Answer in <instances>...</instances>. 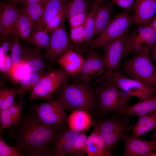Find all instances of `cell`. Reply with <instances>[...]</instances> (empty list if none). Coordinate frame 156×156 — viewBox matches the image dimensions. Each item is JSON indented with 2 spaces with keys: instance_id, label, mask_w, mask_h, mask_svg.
<instances>
[{
  "instance_id": "cell-42",
  "label": "cell",
  "mask_w": 156,
  "mask_h": 156,
  "mask_svg": "<svg viewBox=\"0 0 156 156\" xmlns=\"http://www.w3.org/2000/svg\"><path fill=\"white\" fill-rule=\"evenodd\" d=\"M44 6L36 11L28 17L33 31L36 24L42 16L43 10Z\"/></svg>"
},
{
  "instance_id": "cell-36",
  "label": "cell",
  "mask_w": 156,
  "mask_h": 156,
  "mask_svg": "<svg viewBox=\"0 0 156 156\" xmlns=\"http://www.w3.org/2000/svg\"><path fill=\"white\" fill-rule=\"evenodd\" d=\"M88 136L81 132L77 139L74 144L73 154L75 156H83L86 153V144Z\"/></svg>"
},
{
  "instance_id": "cell-8",
  "label": "cell",
  "mask_w": 156,
  "mask_h": 156,
  "mask_svg": "<svg viewBox=\"0 0 156 156\" xmlns=\"http://www.w3.org/2000/svg\"><path fill=\"white\" fill-rule=\"evenodd\" d=\"M64 21L63 19L57 27L49 32L50 41L44 57L51 68L58 58L67 51L73 50L80 54L84 52L83 49L71 42L64 26Z\"/></svg>"
},
{
  "instance_id": "cell-53",
  "label": "cell",
  "mask_w": 156,
  "mask_h": 156,
  "mask_svg": "<svg viewBox=\"0 0 156 156\" xmlns=\"http://www.w3.org/2000/svg\"></svg>"
},
{
  "instance_id": "cell-2",
  "label": "cell",
  "mask_w": 156,
  "mask_h": 156,
  "mask_svg": "<svg viewBox=\"0 0 156 156\" xmlns=\"http://www.w3.org/2000/svg\"><path fill=\"white\" fill-rule=\"evenodd\" d=\"M57 99L63 103L66 109L88 112L98 107L95 92L90 84L83 82L66 83L58 89Z\"/></svg>"
},
{
  "instance_id": "cell-44",
  "label": "cell",
  "mask_w": 156,
  "mask_h": 156,
  "mask_svg": "<svg viewBox=\"0 0 156 156\" xmlns=\"http://www.w3.org/2000/svg\"><path fill=\"white\" fill-rule=\"evenodd\" d=\"M2 45L0 47V58L7 54L9 49L10 48V42L5 41L1 42Z\"/></svg>"
},
{
  "instance_id": "cell-35",
  "label": "cell",
  "mask_w": 156,
  "mask_h": 156,
  "mask_svg": "<svg viewBox=\"0 0 156 156\" xmlns=\"http://www.w3.org/2000/svg\"><path fill=\"white\" fill-rule=\"evenodd\" d=\"M25 155L14 146L8 145L3 139L1 132H0V156H24Z\"/></svg>"
},
{
  "instance_id": "cell-43",
  "label": "cell",
  "mask_w": 156,
  "mask_h": 156,
  "mask_svg": "<svg viewBox=\"0 0 156 156\" xmlns=\"http://www.w3.org/2000/svg\"><path fill=\"white\" fill-rule=\"evenodd\" d=\"M110 1L114 4H116L125 10L131 8L135 0H110Z\"/></svg>"
},
{
  "instance_id": "cell-10",
  "label": "cell",
  "mask_w": 156,
  "mask_h": 156,
  "mask_svg": "<svg viewBox=\"0 0 156 156\" xmlns=\"http://www.w3.org/2000/svg\"><path fill=\"white\" fill-rule=\"evenodd\" d=\"M36 117L44 123L58 130L64 128L68 122L65 109V107L60 100H50L32 106Z\"/></svg>"
},
{
  "instance_id": "cell-38",
  "label": "cell",
  "mask_w": 156,
  "mask_h": 156,
  "mask_svg": "<svg viewBox=\"0 0 156 156\" xmlns=\"http://www.w3.org/2000/svg\"><path fill=\"white\" fill-rule=\"evenodd\" d=\"M12 67V62L10 55L7 54L0 58V70L1 72L9 75Z\"/></svg>"
},
{
  "instance_id": "cell-4",
  "label": "cell",
  "mask_w": 156,
  "mask_h": 156,
  "mask_svg": "<svg viewBox=\"0 0 156 156\" xmlns=\"http://www.w3.org/2000/svg\"><path fill=\"white\" fill-rule=\"evenodd\" d=\"M130 117L116 112L113 117L94 122L105 140L108 151L114 149L123 135L132 130L133 126L130 123Z\"/></svg>"
},
{
  "instance_id": "cell-25",
  "label": "cell",
  "mask_w": 156,
  "mask_h": 156,
  "mask_svg": "<svg viewBox=\"0 0 156 156\" xmlns=\"http://www.w3.org/2000/svg\"><path fill=\"white\" fill-rule=\"evenodd\" d=\"M156 127V112L140 116L136 124L133 126L132 138H138Z\"/></svg>"
},
{
  "instance_id": "cell-15",
  "label": "cell",
  "mask_w": 156,
  "mask_h": 156,
  "mask_svg": "<svg viewBox=\"0 0 156 156\" xmlns=\"http://www.w3.org/2000/svg\"><path fill=\"white\" fill-rule=\"evenodd\" d=\"M21 50L22 64L27 74L52 69L46 62L40 50L21 45Z\"/></svg>"
},
{
  "instance_id": "cell-45",
  "label": "cell",
  "mask_w": 156,
  "mask_h": 156,
  "mask_svg": "<svg viewBox=\"0 0 156 156\" xmlns=\"http://www.w3.org/2000/svg\"><path fill=\"white\" fill-rule=\"evenodd\" d=\"M48 0H25L22 3L24 5L36 3H45Z\"/></svg>"
},
{
  "instance_id": "cell-19",
  "label": "cell",
  "mask_w": 156,
  "mask_h": 156,
  "mask_svg": "<svg viewBox=\"0 0 156 156\" xmlns=\"http://www.w3.org/2000/svg\"><path fill=\"white\" fill-rule=\"evenodd\" d=\"M117 112L129 116H141L156 112V93L149 99L131 106L127 105Z\"/></svg>"
},
{
  "instance_id": "cell-41",
  "label": "cell",
  "mask_w": 156,
  "mask_h": 156,
  "mask_svg": "<svg viewBox=\"0 0 156 156\" xmlns=\"http://www.w3.org/2000/svg\"><path fill=\"white\" fill-rule=\"evenodd\" d=\"M45 3H36L25 5L21 12L28 17L36 11L43 7Z\"/></svg>"
},
{
  "instance_id": "cell-7",
  "label": "cell",
  "mask_w": 156,
  "mask_h": 156,
  "mask_svg": "<svg viewBox=\"0 0 156 156\" xmlns=\"http://www.w3.org/2000/svg\"><path fill=\"white\" fill-rule=\"evenodd\" d=\"M70 75L62 67L44 72L39 80L31 90L29 99L50 100L54 93L68 82Z\"/></svg>"
},
{
  "instance_id": "cell-23",
  "label": "cell",
  "mask_w": 156,
  "mask_h": 156,
  "mask_svg": "<svg viewBox=\"0 0 156 156\" xmlns=\"http://www.w3.org/2000/svg\"><path fill=\"white\" fill-rule=\"evenodd\" d=\"M86 151L88 156H112L113 155L106 149L99 141V131L94 127L91 134L88 136L86 144Z\"/></svg>"
},
{
  "instance_id": "cell-34",
  "label": "cell",
  "mask_w": 156,
  "mask_h": 156,
  "mask_svg": "<svg viewBox=\"0 0 156 156\" xmlns=\"http://www.w3.org/2000/svg\"><path fill=\"white\" fill-rule=\"evenodd\" d=\"M93 55L92 70V77L101 76L105 71V66L102 57L94 50H92Z\"/></svg>"
},
{
  "instance_id": "cell-28",
  "label": "cell",
  "mask_w": 156,
  "mask_h": 156,
  "mask_svg": "<svg viewBox=\"0 0 156 156\" xmlns=\"http://www.w3.org/2000/svg\"><path fill=\"white\" fill-rule=\"evenodd\" d=\"M49 32L43 27L33 30L29 38L28 41L32 44L34 48L40 50L47 47L50 41Z\"/></svg>"
},
{
  "instance_id": "cell-20",
  "label": "cell",
  "mask_w": 156,
  "mask_h": 156,
  "mask_svg": "<svg viewBox=\"0 0 156 156\" xmlns=\"http://www.w3.org/2000/svg\"><path fill=\"white\" fill-rule=\"evenodd\" d=\"M67 0H48L45 3L42 16L33 30L44 27L65 7Z\"/></svg>"
},
{
  "instance_id": "cell-31",
  "label": "cell",
  "mask_w": 156,
  "mask_h": 156,
  "mask_svg": "<svg viewBox=\"0 0 156 156\" xmlns=\"http://www.w3.org/2000/svg\"><path fill=\"white\" fill-rule=\"evenodd\" d=\"M99 4L95 1H94L91 10L87 15L84 24V42L90 40L94 36L95 29V14L96 9Z\"/></svg>"
},
{
  "instance_id": "cell-13",
  "label": "cell",
  "mask_w": 156,
  "mask_h": 156,
  "mask_svg": "<svg viewBox=\"0 0 156 156\" xmlns=\"http://www.w3.org/2000/svg\"><path fill=\"white\" fill-rule=\"evenodd\" d=\"M16 5L0 4V38L1 42L10 37L16 22L21 13Z\"/></svg>"
},
{
  "instance_id": "cell-6",
  "label": "cell",
  "mask_w": 156,
  "mask_h": 156,
  "mask_svg": "<svg viewBox=\"0 0 156 156\" xmlns=\"http://www.w3.org/2000/svg\"><path fill=\"white\" fill-rule=\"evenodd\" d=\"M134 23L133 16L130 14L129 9H125L123 12L111 19L107 26L98 36L89 41V45L96 49L103 48L124 35Z\"/></svg>"
},
{
  "instance_id": "cell-21",
  "label": "cell",
  "mask_w": 156,
  "mask_h": 156,
  "mask_svg": "<svg viewBox=\"0 0 156 156\" xmlns=\"http://www.w3.org/2000/svg\"><path fill=\"white\" fill-rule=\"evenodd\" d=\"M23 105L15 102L9 107L0 111V132L4 128L12 127L20 122Z\"/></svg>"
},
{
  "instance_id": "cell-50",
  "label": "cell",
  "mask_w": 156,
  "mask_h": 156,
  "mask_svg": "<svg viewBox=\"0 0 156 156\" xmlns=\"http://www.w3.org/2000/svg\"><path fill=\"white\" fill-rule=\"evenodd\" d=\"M155 129L154 132L151 136V138L152 139L156 140V127Z\"/></svg>"
},
{
  "instance_id": "cell-27",
  "label": "cell",
  "mask_w": 156,
  "mask_h": 156,
  "mask_svg": "<svg viewBox=\"0 0 156 156\" xmlns=\"http://www.w3.org/2000/svg\"><path fill=\"white\" fill-rule=\"evenodd\" d=\"M44 72L29 73L23 77L20 83V86L16 90V94L19 96L20 103H22V99L24 94L35 87Z\"/></svg>"
},
{
  "instance_id": "cell-3",
  "label": "cell",
  "mask_w": 156,
  "mask_h": 156,
  "mask_svg": "<svg viewBox=\"0 0 156 156\" xmlns=\"http://www.w3.org/2000/svg\"><path fill=\"white\" fill-rule=\"evenodd\" d=\"M96 81L94 92L101 113L117 112L127 105L130 95L110 82L99 78Z\"/></svg>"
},
{
  "instance_id": "cell-30",
  "label": "cell",
  "mask_w": 156,
  "mask_h": 156,
  "mask_svg": "<svg viewBox=\"0 0 156 156\" xmlns=\"http://www.w3.org/2000/svg\"><path fill=\"white\" fill-rule=\"evenodd\" d=\"M93 55L92 50L89 51L80 70L74 78L75 82H83L90 84L92 70Z\"/></svg>"
},
{
  "instance_id": "cell-47",
  "label": "cell",
  "mask_w": 156,
  "mask_h": 156,
  "mask_svg": "<svg viewBox=\"0 0 156 156\" xmlns=\"http://www.w3.org/2000/svg\"><path fill=\"white\" fill-rule=\"evenodd\" d=\"M150 25L156 31V16Z\"/></svg>"
},
{
  "instance_id": "cell-1",
  "label": "cell",
  "mask_w": 156,
  "mask_h": 156,
  "mask_svg": "<svg viewBox=\"0 0 156 156\" xmlns=\"http://www.w3.org/2000/svg\"><path fill=\"white\" fill-rule=\"evenodd\" d=\"M58 131L37 117L30 118L23 124L14 146L30 155L50 156L49 150Z\"/></svg>"
},
{
  "instance_id": "cell-46",
  "label": "cell",
  "mask_w": 156,
  "mask_h": 156,
  "mask_svg": "<svg viewBox=\"0 0 156 156\" xmlns=\"http://www.w3.org/2000/svg\"><path fill=\"white\" fill-rule=\"evenodd\" d=\"M7 3V4L16 5L18 3H22L25 0H5Z\"/></svg>"
},
{
  "instance_id": "cell-29",
  "label": "cell",
  "mask_w": 156,
  "mask_h": 156,
  "mask_svg": "<svg viewBox=\"0 0 156 156\" xmlns=\"http://www.w3.org/2000/svg\"><path fill=\"white\" fill-rule=\"evenodd\" d=\"M89 8L88 0H72L66 5L63 19L65 21L78 14L86 13Z\"/></svg>"
},
{
  "instance_id": "cell-32",
  "label": "cell",
  "mask_w": 156,
  "mask_h": 156,
  "mask_svg": "<svg viewBox=\"0 0 156 156\" xmlns=\"http://www.w3.org/2000/svg\"><path fill=\"white\" fill-rule=\"evenodd\" d=\"M20 38L18 36L12 38L10 42L11 57L13 63L12 68L22 64L21 45L20 44Z\"/></svg>"
},
{
  "instance_id": "cell-39",
  "label": "cell",
  "mask_w": 156,
  "mask_h": 156,
  "mask_svg": "<svg viewBox=\"0 0 156 156\" xmlns=\"http://www.w3.org/2000/svg\"><path fill=\"white\" fill-rule=\"evenodd\" d=\"M64 8L52 20L47 24L44 27L46 31L49 32L60 24L63 19Z\"/></svg>"
},
{
  "instance_id": "cell-12",
  "label": "cell",
  "mask_w": 156,
  "mask_h": 156,
  "mask_svg": "<svg viewBox=\"0 0 156 156\" xmlns=\"http://www.w3.org/2000/svg\"><path fill=\"white\" fill-rule=\"evenodd\" d=\"M128 32L119 38L108 44L104 48L102 57L105 66L104 74L110 75L116 71L125 55V42Z\"/></svg>"
},
{
  "instance_id": "cell-51",
  "label": "cell",
  "mask_w": 156,
  "mask_h": 156,
  "mask_svg": "<svg viewBox=\"0 0 156 156\" xmlns=\"http://www.w3.org/2000/svg\"><path fill=\"white\" fill-rule=\"evenodd\" d=\"M106 0H97L96 1H95L97 3L99 4L100 3L103 2L104 1Z\"/></svg>"
},
{
  "instance_id": "cell-9",
  "label": "cell",
  "mask_w": 156,
  "mask_h": 156,
  "mask_svg": "<svg viewBox=\"0 0 156 156\" xmlns=\"http://www.w3.org/2000/svg\"><path fill=\"white\" fill-rule=\"evenodd\" d=\"M99 78L112 83L130 96L137 97L140 101L146 100L156 93V87L127 77L117 71L109 75L103 74Z\"/></svg>"
},
{
  "instance_id": "cell-40",
  "label": "cell",
  "mask_w": 156,
  "mask_h": 156,
  "mask_svg": "<svg viewBox=\"0 0 156 156\" xmlns=\"http://www.w3.org/2000/svg\"><path fill=\"white\" fill-rule=\"evenodd\" d=\"M87 15L86 12H83L78 14L70 17L68 20L71 28L84 24Z\"/></svg>"
},
{
  "instance_id": "cell-18",
  "label": "cell",
  "mask_w": 156,
  "mask_h": 156,
  "mask_svg": "<svg viewBox=\"0 0 156 156\" xmlns=\"http://www.w3.org/2000/svg\"><path fill=\"white\" fill-rule=\"evenodd\" d=\"M85 59L80 53L70 50L61 55L56 62L74 78L79 71Z\"/></svg>"
},
{
  "instance_id": "cell-52",
  "label": "cell",
  "mask_w": 156,
  "mask_h": 156,
  "mask_svg": "<svg viewBox=\"0 0 156 156\" xmlns=\"http://www.w3.org/2000/svg\"><path fill=\"white\" fill-rule=\"evenodd\" d=\"M94 0V1H96L97 0Z\"/></svg>"
},
{
  "instance_id": "cell-14",
  "label": "cell",
  "mask_w": 156,
  "mask_h": 156,
  "mask_svg": "<svg viewBox=\"0 0 156 156\" xmlns=\"http://www.w3.org/2000/svg\"><path fill=\"white\" fill-rule=\"evenodd\" d=\"M81 132L69 128L58 133L53 140L50 156H64L73 154L75 143Z\"/></svg>"
},
{
  "instance_id": "cell-48",
  "label": "cell",
  "mask_w": 156,
  "mask_h": 156,
  "mask_svg": "<svg viewBox=\"0 0 156 156\" xmlns=\"http://www.w3.org/2000/svg\"><path fill=\"white\" fill-rule=\"evenodd\" d=\"M151 50H152L154 57L156 62V44L152 47Z\"/></svg>"
},
{
  "instance_id": "cell-5",
  "label": "cell",
  "mask_w": 156,
  "mask_h": 156,
  "mask_svg": "<svg viewBox=\"0 0 156 156\" xmlns=\"http://www.w3.org/2000/svg\"><path fill=\"white\" fill-rule=\"evenodd\" d=\"M122 68L125 75L156 87V68L152 61L150 50L137 53L124 62Z\"/></svg>"
},
{
  "instance_id": "cell-11",
  "label": "cell",
  "mask_w": 156,
  "mask_h": 156,
  "mask_svg": "<svg viewBox=\"0 0 156 156\" xmlns=\"http://www.w3.org/2000/svg\"><path fill=\"white\" fill-rule=\"evenodd\" d=\"M128 34L125 42V55L151 50L156 44V31L149 25H139Z\"/></svg>"
},
{
  "instance_id": "cell-16",
  "label": "cell",
  "mask_w": 156,
  "mask_h": 156,
  "mask_svg": "<svg viewBox=\"0 0 156 156\" xmlns=\"http://www.w3.org/2000/svg\"><path fill=\"white\" fill-rule=\"evenodd\" d=\"M124 142V156H145L153 151H156V140L150 141L132 138L126 133L122 138Z\"/></svg>"
},
{
  "instance_id": "cell-24",
  "label": "cell",
  "mask_w": 156,
  "mask_h": 156,
  "mask_svg": "<svg viewBox=\"0 0 156 156\" xmlns=\"http://www.w3.org/2000/svg\"><path fill=\"white\" fill-rule=\"evenodd\" d=\"M68 122L70 129L83 132L90 126L92 120L88 112L83 110H76L73 111L69 116Z\"/></svg>"
},
{
  "instance_id": "cell-17",
  "label": "cell",
  "mask_w": 156,
  "mask_h": 156,
  "mask_svg": "<svg viewBox=\"0 0 156 156\" xmlns=\"http://www.w3.org/2000/svg\"><path fill=\"white\" fill-rule=\"evenodd\" d=\"M133 9L135 23L150 25L156 13V0H135Z\"/></svg>"
},
{
  "instance_id": "cell-22",
  "label": "cell",
  "mask_w": 156,
  "mask_h": 156,
  "mask_svg": "<svg viewBox=\"0 0 156 156\" xmlns=\"http://www.w3.org/2000/svg\"><path fill=\"white\" fill-rule=\"evenodd\" d=\"M114 4L111 2L101 5L99 4L97 7L94 16V36L101 33L109 23Z\"/></svg>"
},
{
  "instance_id": "cell-33",
  "label": "cell",
  "mask_w": 156,
  "mask_h": 156,
  "mask_svg": "<svg viewBox=\"0 0 156 156\" xmlns=\"http://www.w3.org/2000/svg\"><path fill=\"white\" fill-rule=\"evenodd\" d=\"M16 90L7 88L0 90V111L5 109L12 105L15 102L14 97Z\"/></svg>"
},
{
  "instance_id": "cell-37",
  "label": "cell",
  "mask_w": 156,
  "mask_h": 156,
  "mask_svg": "<svg viewBox=\"0 0 156 156\" xmlns=\"http://www.w3.org/2000/svg\"><path fill=\"white\" fill-rule=\"evenodd\" d=\"M70 36L71 40L74 42L78 43L84 42V24L71 27Z\"/></svg>"
},
{
  "instance_id": "cell-49",
  "label": "cell",
  "mask_w": 156,
  "mask_h": 156,
  "mask_svg": "<svg viewBox=\"0 0 156 156\" xmlns=\"http://www.w3.org/2000/svg\"><path fill=\"white\" fill-rule=\"evenodd\" d=\"M145 156H156V151H153L147 154Z\"/></svg>"
},
{
  "instance_id": "cell-26",
  "label": "cell",
  "mask_w": 156,
  "mask_h": 156,
  "mask_svg": "<svg viewBox=\"0 0 156 156\" xmlns=\"http://www.w3.org/2000/svg\"><path fill=\"white\" fill-rule=\"evenodd\" d=\"M32 31L33 29L28 17L22 12L16 22L11 37L12 38L18 36L24 41H28Z\"/></svg>"
}]
</instances>
